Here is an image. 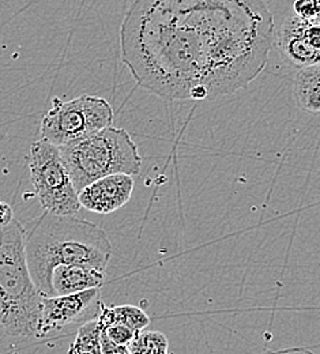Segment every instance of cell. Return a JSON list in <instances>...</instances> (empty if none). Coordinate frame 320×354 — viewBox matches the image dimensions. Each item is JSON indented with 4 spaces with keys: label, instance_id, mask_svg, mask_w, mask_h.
I'll list each match as a JSON object with an SVG mask.
<instances>
[{
    "label": "cell",
    "instance_id": "17",
    "mask_svg": "<svg viewBox=\"0 0 320 354\" xmlns=\"http://www.w3.org/2000/svg\"><path fill=\"white\" fill-rule=\"evenodd\" d=\"M101 354H131L124 345L112 342L104 333H101Z\"/></svg>",
    "mask_w": 320,
    "mask_h": 354
},
{
    "label": "cell",
    "instance_id": "14",
    "mask_svg": "<svg viewBox=\"0 0 320 354\" xmlns=\"http://www.w3.org/2000/svg\"><path fill=\"white\" fill-rule=\"evenodd\" d=\"M131 354H167L168 338L160 331H139L129 344Z\"/></svg>",
    "mask_w": 320,
    "mask_h": 354
},
{
    "label": "cell",
    "instance_id": "16",
    "mask_svg": "<svg viewBox=\"0 0 320 354\" xmlns=\"http://www.w3.org/2000/svg\"><path fill=\"white\" fill-rule=\"evenodd\" d=\"M293 14L301 18H319V0H296L293 4Z\"/></svg>",
    "mask_w": 320,
    "mask_h": 354
},
{
    "label": "cell",
    "instance_id": "4",
    "mask_svg": "<svg viewBox=\"0 0 320 354\" xmlns=\"http://www.w3.org/2000/svg\"><path fill=\"white\" fill-rule=\"evenodd\" d=\"M59 150L77 192L109 175L137 176L142 168L137 143L126 130L115 126L105 127L75 143L60 146Z\"/></svg>",
    "mask_w": 320,
    "mask_h": 354
},
{
    "label": "cell",
    "instance_id": "11",
    "mask_svg": "<svg viewBox=\"0 0 320 354\" xmlns=\"http://www.w3.org/2000/svg\"><path fill=\"white\" fill-rule=\"evenodd\" d=\"M320 66L312 64L299 68L294 77L293 94L300 109L318 115L320 112Z\"/></svg>",
    "mask_w": 320,
    "mask_h": 354
},
{
    "label": "cell",
    "instance_id": "15",
    "mask_svg": "<svg viewBox=\"0 0 320 354\" xmlns=\"http://www.w3.org/2000/svg\"><path fill=\"white\" fill-rule=\"evenodd\" d=\"M112 342L117 344V345H124L129 346V344L134 339V337L138 333L133 331L131 328L126 327V326H120V324H115V326H109L102 331Z\"/></svg>",
    "mask_w": 320,
    "mask_h": 354
},
{
    "label": "cell",
    "instance_id": "1",
    "mask_svg": "<svg viewBox=\"0 0 320 354\" xmlns=\"http://www.w3.org/2000/svg\"><path fill=\"white\" fill-rule=\"evenodd\" d=\"M274 17L265 0H135L120 28L122 60L165 100H214L265 70Z\"/></svg>",
    "mask_w": 320,
    "mask_h": 354
},
{
    "label": "cell",
    "instance_id": "9",
    "mask_svg": "<svg viewBox=\"0 0 320 354\" xmlns=\"http://www.w3.org/2000/svg\"><path fill=\"white\" fill-rule=\"evenodd\" d=\"M134 176L117 174L98 178L78 192L81 207L97 213L111 214L122 209L131 199Z\"/></svg>",
    "mask_w": 320,
    "mask_h": 354
},
{
    "label": "cell",
    "instance_id": "13",
    "mask_svg": "<svg viewBox=\"0 0 320 354\" xmlns=\"http://www.w3.org/2000/svg\"><path fill=\"white\" fill-rule=\"evenodd\" d=\"M101 333L95 317L84 322L70 345L68 354H101Z\"/></svg>",
    "mask_w": 320,
    "mask_h": 354
},
{
    "label": "cell",
    "instance_id": "10",
    "mask_svg": "<svg viewBox=\"0 0 320 354\" xmlns=\"http://www.w3.org/2000/svg\"><path fill=\"white\" fill-rule=\"evenodd\" d=\"M105 282V271L85 266H56L50 274L55 296L75 295L88 289H100Z\"/></svg>",
    "mask_w": 320,
    "mask_h": 354
},
{
    "label": "cell",
    "instance_id": "12",
    "mask_svg": "<svg viewBox=\"0 0 320 354\" xmlns=\"http://www.w3.org/2000/svg\"><path fill=\"white\" fill-rule=\"evenodd\" d=\"M95 319L102 331L109 326L120 324L139 333L150 324V317L147 313L131 304L106 307L104 303H100V310Z\"/></svg>",
    "mask_w": 320,
    "mask_h": 354
},
{
    "label": "cell",
    "instance_id": "6",
    "mask_svg": "<svg viewBox=\"0 0 320 354\" xmlns=\"http://www.w3.org/2000/svg\"><path fill=\"white\" fill-rule=\"evenodd\" d=\"M28 164L37 199L44 212L56 216H75L81 210L78 192L57 146L46 139L33 142Z\"/></svg>",
    "mask_w": 320,
    "mask_h": 354
},
{
    "label": "cell",
    "instance_id": "18",
    "mask_svg": "<svg viewBox=\"0 0 320 354\" xmlns=\"http://www.w3.org/2000/svg\"><path fill=\"white\" fill-rule=\"evenodd\" d=\"M14 218L15 217H14L12 207L6 202H0V227L8 225Z\"/></svg>",
    "mask_w": 320,
    "mask_h": 354
},
{
    "label": "cell",
    "instance_id": "7",
    "mask_svg": "<svg viewBox=\"0 0 320 354\" xmlns=\"http://www.w3.org/2000/svg\"><path fill=\"white\" fill-rule=\"evenodd\" d=\"M273 46L290 66L297 68L318 64L320 59V19L288 15L275 28Z\"/></svg>",
    "mask_w": 320,
    "mask_h": 354
},
{
    "label": "cell",
    "instance_id": "2",
    "mask_svg": "<svg viewBox=\"0 0 320 354\" xmlns=\"http://www.w3.org/2000/svg\"><path fill=\"white\" fill-rule=\"evenodd\" d=\"M25 252L32 279L41 296H55L50 274L56 266L74 265L105 271L112 257L106 233L74 216L44 212L25 229Z\"/></svg>",
    "mask_w": 320,
    "mask_h": 354
},
{
    "label": "cell",
    "instance_id": "8",
    "mask_svg": "<svg viewBox=\"0 0 320 354\" xmlns=\"http://www.w3.org/2000/svg\"><path fill=\"white\" fill-rule=\"evenodd\" d=\"M100 289H88L75 295L43 296L41 313L35 338H46L81 320H91L86 316L98 313Z\"/></svg>",
    "mask_w": 320,
    "mask_h": 354
},
{
    "label": "cell",
    "instance_id": "5",
    "mask_svg": "<svg viewBox=\"0 0 320 354\" xmlns=\"http://www.w3.org/2000/svg\"><path fill=\"white\" fill-rule=\"evenodd\" d=\"M113 109L101 97L81 95L68 101L53 97L41 120V139L60 147L75 143L113 124Z\"/></svg>",
    "mask_w": 320,
    "mask_h": 354
},
{
    "label": "cell",
    "instance_id": "19",
    "mask_svg": "<svg viewBox=\"0 0 320 354\" xmlns=\"http://www.w3.org/2000/svg\"><path fill=\"white\" fill-rule=\"evenodd\" d=\"M262 354H317L307 348H290V349H281L274 352H266Z\"/></svg>",
    "mask_w": 320,
    "mask_h": 354
},
{
    "label": "cell",
    "instance_id": "3",
    "mask_svg": "<svg viewBox=\"0 0 320 354\" xmlns=\"http://www.w3.org/2000/svg\"><path fill=\"white\" fill-rule=\"evenodd\" d=\"M25 252V227L14 218L0 227V326L11 337H35L41 313Z\"/></svg>",
    "mask_w": 320,
    "mask_h": 354
},
{
    "label": "cell",
    "instance_id": "20",
    "mask_svg": "<svg viewBox=\"0 0 320 354\" xmlns=\"http://www.w3.org/2000/svg\"><path fill=\"white\" fill-rule=\"evenodd\" d=\"M167 354H168V353H167Z\"/></svg>",
    "mask_w": 320,
    "mask_h": 354
}]
</instances>
